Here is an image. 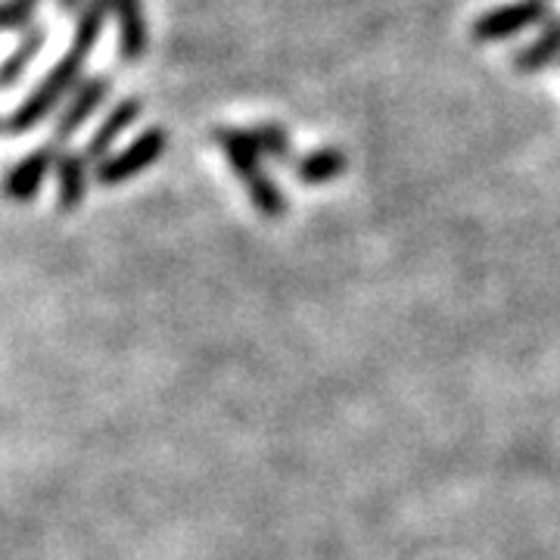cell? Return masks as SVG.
Listing matches in <instances>:
<instances>
[{"label": "cell", "mask_w": 560, "mask_h": 560, "mask_svg": "<svg viewBox=\"0 0 560 560\" xmlns=\"http://www.w3.org/2000/svg\"><path fill=\"white\" fill-rule=\"evenodd\" d=\"M106 13H109V0H84L79 10V22H75V35H72V47L69 54L62 57L50 72L47 79L40 81L38 88L20 103V109L10 116V121L3 125L7 135H28L32 128H38L40 121L47 119L57 106L62 103V97L79 88L81 69H84V60L94 54L97 40L103 35V22H106Z\"/></svg>", "instance_id": "1"}, {"label": "cell", "mask_w": 560, "mask_h": 560, "mask_svg": "<svg viewBox=\"0 0 560 560\" xmlns=\"http://www.w3.org/2000/svg\"><path fill=\"white\" fill-rule=\"evenodd\" d=\"M215 143L224 153L228 165L234 168V175L243 180L253 209L261 212L265 219H280L287 212V197H283V190L268 175L265 156L259 153L253 135L243 131V128H219L215 131Z\"/></svg>", "instance_id": "2"}, {"label": "cell", "mask_w": 560, "mask_h": 560, "mask_svg": "<svg viewBox=\"0 0 560 560\" xmlns=\"http://www.w3.org/2000/svg\"><path fill=\"white\" fill-rule=\"evenodd\" d=\"M165 147H168V135L162 128H147L125 150H119L116 156H106L97 165V184H103V187H119L125 180L138 178L140 172H147L150 165H156L162 160Z\"/></svg>", "instance_id": "3"}, {"label": "cell", "mask_w": 560, "mask_h": 560, "mask_svg": "<svg viewBox=\"0 0 560 560\" xmlns=\"http://www.w3.org/2000/svg\"><path fill=\"white\" fill-rule=\"evenodd\" d=\"M548 13H551V0H514V3H504V7L482 13L480 20L474 22L470 35L480 44L508 40L548 20Z\"/></svg>", "instance_id": "4"}, {"label": "cell", "mask_w": 560, "mask_h": 560, "mask_svg": "<svg viewBox=\"0 0 560 560\" xmlns=\"http://www.w3.org/2000/svg\"><path fill=\"white\" fill-rule=\"evenodd\" d=\"M57 140L54 143H44L38 150H32L25 160H20L7 175L0 180V190H3V197L10 202H32L38 197V190L44 187V180L47 175L54 172V165H57Z\"/></svg>", "instance_id": "5"}, {"label": "cell", "mask_w": 560, "mask_h": 560, "mask_svg": "<svg viewBox=\"0 0 560 560\" xmlns=\"http://www.w3.org/2000/svg\"><path fill=\"white\" fill-rule=\"evenodd\" d=\"M109 94V79L106 75H88V81H81L75 88V97L69 101V106L60 113L57 128H54V140L66 143L79 135L81 128L88 125V119L101 109V103Z\"/></svg>", "instance_id": "6"}, {"label": "cell", "mask_w": 560, "mask_h": 560, "mask_svg": "<svg viewBox=\"0 0 560 560\" xmlns=\"http://www.w3.org/2000/svg\"><path fill=\"white\" fill-rule=\"evenodd\" d=\"M109 13L119 20L121 60H143L147 44H150V28H147V16H143V3H140V0H109Z\"/></svg>", "instance_id": "7"}, {"label": "cell", "mask_w": 560, "mask_h": 560, "mask_svg": "<svg viewBox=\"0 0 560 560\" xmlns=\"http://www.w3.org/2000/svg\"><path fill=\"white\" fill-rule=\"evenodd\" d=\"M140 113H143V103L138 97H125L113 106V113L103 119V125L94 131V138L88 140V147H84V160L88 162H97L101 165L106 156H109V150H113V143L140 119Z\"/></svg>", "instance_id": "8"}, {"label": "cell", "mask_w": 560, "mask_h": 560, "mask_svg": "<svg viewBox=\"0 0 560 560\" xmlns=\"http://www.w3.org/2000/svg\"><path fill=\"white\" fill-rule=\"evenodd\" d=\"M57 209L60 212H75L88 197V160L75 150H60L57 153Z\"/></svg>", "instance_id": "9"}, {"label": "cell", "mask_w": 560, "mask_h": 560, "mask_svg": "<svg viewBox=\"0 0 560 560\" xmlns=\"http://www.w3.org/2000/svg\"><path fill=\"white\" fill-rule=\"evenodd\" d=\"M560 60V16H551V20L541 25V32L536 35V40H529L526 47H521L514 54V69L517 72H539V69H548V66H558Z\"/></svg>", "instance_id": "10"}, {"label": "cell", "mask_w": 560, "mask_h": 560, "mask_svg": "<svg viewBox=\"0 0 560 560\" xmlns=\"http://www.w3.org/2000/svg\"><path fill=\"white\" fill-rule=\"evenodd\" d=\"M346 165H349V160L340 147H320L315 153H305L302 160L293 162V172H296L300 184L318 187V184H330V180L340 178Z\"/></svg>", "instance_id": "11"}, {"label": "cell", "mask_w": 560, "mask_h": 560, "mask_svg": "<svg viewBox=\"0 0 560 560\" xmlns=\"http://www.w3.org/2000/svg\"><path fill=\"white\" fill-rule=\"evenodd\" d=\"M44 44H47V32H44L40 25H32V28L22 32V40L16 44V50L0 62V91L13 88V84L28 72V66H32L35 57L44 50Z\"/></svg>", "instance_id": "12"}, {"label": "cell", "mask_w": 560, "mask_h": 560, "mask_svg": "<svg viewBox=\"0 0 560 560\" xmlns=\"http://www.w3.org/2000/svg\"><path fill=\"white\" fill-rule=\"evenodd\" d=\"M249 135H253V140H256V147H259V153L265 160L293 162V138H290V131L283 125H278V121H261Z\"/></svg>", "instance_id": "13"}, {"label": "cell", "mask_w": 560, "mask_h": 560, "mask_svg": "<svg viewBox=\"0 0 560 560\" xmlns=\"http://www.w3.org/2000/svg\"><path fill=\"white\" fill-rule=\"evenodd\" d=\"M38 0H0V32H25L35 25Z\"/></svg>", "instance_id": "14"}, {"label": "cell", "mask_w": 560, "mask_h": 560, "mask_svg": "<svg viewBox=\"0 0 560 560\" xmlns=\"http://www.w3.org/2000/svg\"><path fill=\"white\" fill-rule=\"evenodd\" d=\"M60 3V10H72V7H79L81 0H57Z\"/></svg>", "instance_id": "15"}, {"label": "cell", "mask_w": 560, "mask_h": 560, "mask_svg": "<svg viewBox=\"0 0 560 560\" xmlns=\"http://www.w3.org/2000/svg\"><path fill=\"white\" fill-rule=\"evenodd\" d=\"M0 131H3V121H0Z\"/></svg>", "instance_id": "16"}, {"label": "cell", "mask_w": 560, "mask_h": 560, "mask_svg": "<svg viewBox=\"0 0 560 560\" xmlns=\"http://www.w3.org/2000/svg\"><path fill=\"white\" fill-rule=\"evenodd\" d=\"M558 69H560V60H558Z\"/></svg>", "instance_id": "17"}]
</instances>
